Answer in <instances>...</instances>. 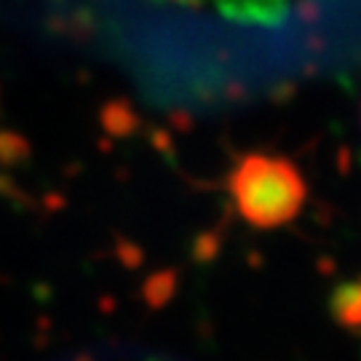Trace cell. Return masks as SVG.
Returning <instances> with one entry per match:
<instances>
[{"label": "cell", "mask_w": 361, "mask_h": 361, "mask_svg": "<svg viewBox=\"0 0 361 361\" xmlns=\"http://www.w3.org/2000/svg\"><path fill=\"white\" fill-rule=\"evenodd\" d=\"M228 193L246 225L279 231L302 214L308 204V182L286 155L249 153L233 166Z\"/></svg>", "instance_id": "obj_1"}, {"label": "cell", "mask_w": 361, "mask_h": 361, "mask_svg": "<svg viewBox=\"0 0 361 361\" xmlns=\"http://www.w3.org/2000/svg\"><path fill=\"white\" fill-rule=\"evenodd\" d=\"M174 3L212 8V11L238 19V22H273V19L284 16L300 0H174Z\"/></svg>", "instance_id": "obj_2"}]
</instances>
